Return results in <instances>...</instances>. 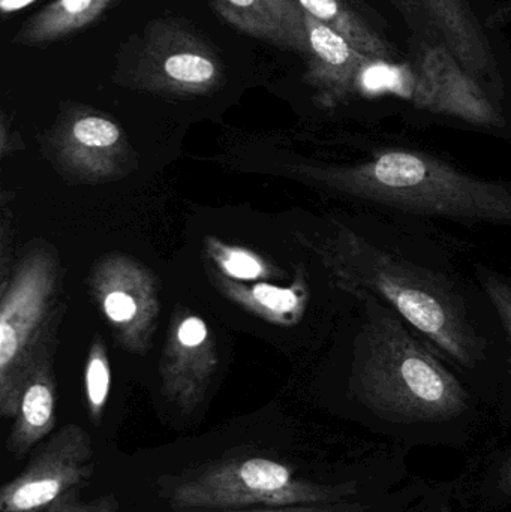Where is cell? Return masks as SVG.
<instances>
[{
	"label": "cell",
	"mask_w": 511,
	"mask_h": 512,
	"mask_svg": "<svg viewBox=\"0 0 511 512\" xmlns=\"http://www.w3.org/2000/svg\"><path fill=\"white\" fill-rule=\"evenodd\" d=\"M431 222L368 209L339 225L333 264L345 288L392 307L480 399H498L507 349L488 295Z\"/></svg>",
	"instance_id": "6da1fadb"
},
{
	"label": "cell",
	"mask_w": 511,
	"mask_h": 512,
	"mask_svg": "<svg viewBox=\"0 0 511 512\" xmlns=\"http://www.w3.org/2000/svg\"><path fill=\"white\" fill-rule=\"evenodd\" d=\"M351 399L372 423L390 429H429L474 418L470 385L386 303L354 291Z\"/></svg>",
	"instance_id": "7a4b0ae2"
},
{
	"label": "cell",
	"mask_w": 511,
	"mask_h": 512,
	"mask_svg": "<svg viewBox=\"0 0 511 512\" xmlns=\"http://www.w3.org/2000/svg\"><path fill=\"white\" fill-rule=\"evenodd\" d=\"M332 182L375 212L511 228L510 182L477 176L419 147L372 141L333 171Z\"/></svg>",
	"instance_id": "3957f363"
},
{
	"label": "cell",
	"mask_w": 511,
	"mask_h": 512,
	"mask_svg": "<svg viewBox=\"0 0 511 512\" xmlns=\"http://www.w3.org/2000/svg\"><path fill=\"white\" fill-rule=\"evenodd\" d=\"M159 496L174 512H212L333 504L359 495L357 481L327 484L297 474L290 463L239 453L162 475Z\"/></svg>",
	"instance_id": "277c9868"
},
{
	"label": "cell",
	"mask_w": 511,
	"mask_h": 512,
	"mask_svg": "<svg viewBox=\"0 0 511 512\" xmlns=\"http://www.w3.org/2000/svg\"><path fill=\"white\" fill-rule=\"evenodd\" d=\"M116 78L137 89L206 93L224 78V62L188 20L161 17L120 45Z\"/></svg>",
	"instance_id": "5b68a950"
},
{
	"label": "cell",
	"mask_w": 511,
	"mask_h": 512,
	"mask_svg": "<svg viewBox=\"0 0 511 512\" xmlns=\"http://www.w3.org/2000/svg\"><path fill=\"white\" fill-rule=\"evenodd\" d=\"M95 451L83 429L68 426L30 457L0 489V512H41L93 477Z\"/></svg>",
	"instance_id": "8992f818"
},
{
	"label": "cell",
	"mask_w": 511,
	"mask_h": 512,
	"mask_svg": "<svg viewBox=\"0 0 511 512\" xmlns=\"http://www.w3.org/2000/svg\"><path fill=\"white\" fill-rule=\"evenodd\" d=\"M237 32L294 53H308L303 9L297 0H209Z\"/></svg>",
	"instance_id": "52a82bcc"
},
{
	"label": "cell",
	"mask_w": 511,
	"mask_h": 512,
	"mask_svg": "<svg viewBox=\"0 0 511 512\" xmlns=\"http://www.w3.org/2000/svg\"><path fill=\"white\" fill-rule=\"evenodd\" d=\"M303 17L308 33L306 78L309 83L317 87L321 95L330 101H338L351 95L360 71L371 57L360 53L341 33L305 11Z\"/></svg>",
	"instance_id": "ba28073f"
},
{
	"label": "cell",
	"mask_w": 511,
	"mask_h": 512,
	"mask_svg": "<svg viewBox=\"0 0 511 512\" xmlns=\"http://www.w3.org/2000/svg\"><path fill=\"white\" fill-rule=\"evenodd\" d=\"M456 62L474 80L491 74V48L467 0H422Z\"/></svg>",
	"instance_id": "9c48e42d"
},
{
	"label": "cell",
	"mask_w": 511,
	"mask_h": 512,
	"mask_svg": "<svg viewBox=\"0 0 511 512\" xmlns=\"http://www.w3.org/2000/svg\"><path fill=\"white\" fill-rule=\"evenodd\" d=\"M119 0H53L27 18L15 33L18 47H44L92 26Z\"/></svg>",
	"instance_id": "30bf717a"
},
{
	"label": "cell",
	"mask_w": 511,
	"mask_h": 512,
	"mask_svg": "<svg viewBox=\"0 0 511 512\" xmlns=\"http://www.w3.org/2000/svg\"><path fill=\"white\" fill-rule=\"evenodd\" d=\"M54 427V394L45 382H33L20 396L17 421L6 439V451L23 459Z\"/></svg>",
	"instance_id": "8fae6325"
},
{
	"label": "cell",
	"mask_w": 511,
	"mask_h": 512,
	"mask_svg": "<svg viewBox=\"0 0 511 512\" xmlns=\"http://www.w3.org/2000/svg\"><path fill=\"white\" fill-rule=\"evenodd\" d=\"M306 14L332 27L347 38L360 53L374 60H387L393 50L381 36H378L345 0H297Z\"/></svg>",
	"instance_id": "7c38bea8"
},
{
	"label": "cell",
	"mask_w": 511,
	"mask_h": 512,
	"mask_svg": "<svg viewBox=\"0 0 511 512\" xmlns=\"http://www.w3.org/2000/svg\"><path fill=\"white\" fill-rule=\"evenodd\" d=\"M474 274L477 282L482 286L485 294L491 300L498 319L507 349L506 381H504L503 393L500 399L511 406V276L503 271L495 270L482 262H474Z\"/></svg>",
	"instance_id": "4fadbf2b"
},
{
	"label": "cell",
	"mask_w": 511,
	"mask_h": 512,
	"mask_svg": "<svg viewBox=\"0 0 511 512\" xmlns=\"http://www.w3.org/2000/svg\"><path fill=\"white\" fill-rule=\"evenodd\" d=\"M72 137L86 147L107 149L120 140V131L111 120L98 114H84L72 123Z\"/></svg>",
	"instance_id": "5bb4252c"
},
{
	"label": "cell",
	"mask_w": 511,
	"mask_h": 512,
	"mask_svg": "<svg viewBox=\"0 0 511 512\" xmlns=\"http://www.w3.org/2000/svg\"><path fill=\"white\" fill-rule=\"evenodd\" d=\"M87 399L93 420H99L110 391V370L102 358L93 357L86 373Z\"/></svg>",
	"instance_id": "9a60e30c"
},
{
	"label": "cell",
	"mask_w": 511,
	"mask_h": 512,
	"mask_svg": "<svg viewBox=\"0 0 511 512\" xmlns=\"http://www.w3.org/2000/svg\"><path fill=\"white\" fill-rule=\"evenodd\" d=\"M41 512H120V508L116 499L108 495L93 501H83L78 487Z\"/></svg>",
	"instance_id": "2e32d148"
},
{
	"label": "cell",
	"mask_w": 511,
	"mask_h": 512,
	"mask_svg": "<svg viewBox=\"0 0 511 512\" xmlns=\"http://www.w3.org/2000/svg\"><path fill=\"white\" fill-rule=\"evenodd\" d=\"M254 297L258 303L272 312H291L297 306V295L291 289L278 288L266 283L255 286Z\"/></svg>",
	"instance_id": "e0dca14e"
},
{
	"label": "cell",
	"mask_w": 511,
	"mask_h": 512,
	"mask_svg": "<svg viewBox=\"0 0 511 512\" xmlns=\"http://www.w3.org/2000/svg\"><path fill=\"white\" fill-rule=\"evenodd\" d=\"M212 512H371L365 502L342 501L333 504L293 505V507L257 508V510L212 511Z\"/></svg>",
	"instance_id": "ac0fdd59"
},
{
	"label": "cell",
	"mask_w": 511,
	"mask_h": 512,
	"mask_svg": "<svg viewBox=\"0 0 511 512\" xmlns=\"http://www.w3.org/2000/svg\"><path fill=\"white\" fill-rule=\"evenodd\" d=\"M225 270L237 279H255L261 274V265L254 256L234 252L225 259Z\"/></svg>",
	"instance_id": "d6986e66"
},
{
	"label": "cell",
	"mask_w": 511,
	"mask_h": 512,
	"mask_svg": "<svg viewBox=\"0 0 511 512\" xmlns=\"http://www.w3.org/2000/svg\"><path fill=\"white\" fill-rule=\"evenodd\" d=\"M105 312L113 321L126 322L135 315V301L125 292H111L105 298Z\"/></svg>",
	"instance_id": "ffe728a7"
},
{
	"label": "cell",
	"mask_w": 511,
	"mask_h": 512,
	"mask_svg": "<svg viewBox=\"0 0 511 512\" xmlns=\"http://www.w3.org/2000/svg\"><path fill=\"white\" fill-rule=\"evenodd\" d=\"M177 336H179L180 343H182L183 346L194 348V346L201 345V343L206 340V324H204L200 318L191 316V318L185 319V321L180 324Z\"/></svg>",
	"instance_id": "44dd1931"
},
{
	"label": "cell",
	"mask_w": 511,
	"mask_h": 512,
	"mask_svg": "<svg viewBox=\"0 0 511 512\" xmlns=\"http://www.w3.org/2000/svg\"><path fill=\"white\" fill-rule=\"evenodd\" d=\"M497 487L501 495L511 499V456L498 471Z\"/></svg>",
	"instance_id": "7402d4cb"
},
{
	"label": "cell",
	"mask_w": 511,
	"mask_h": 512,
	"mask_svg": "<svg viewBox=\"0 0 511 512\" xmlns=\"http://www.w3.org/2000/svg\"><path fill=\"white\" fill-rule=\"evenodd\" d=\"M35 2L36 0H0V14L2 17H8Z\"/></svg>",
	"instance_id": "603a6c76"
},
{
	"label": "cell",
	"mask_w": 511,
	"mask_h": 512,
	"mask_svg": "<svg viewBox=\"0 0 511 512\" xmlns=\"http://www.w3.org/2000/svg\"><path fill=\"white\" fill-rule=\"evenodd\" d=\"M399 512H444L441 510L438 505H435V507H428L426 504H414L408 505V507H402V510Z\"/></svg>",
	"instance_id": "cb8c5ba5"
},
{
	"label": "cell",
	"mask_w": 511,
	"mask_h": 512,
	"mask_svg": "<svg viewBox=\"0 0 511 512\" xmlns=\"http://www.w3.org/2000/svg\"><path fill=\"white\" fill-rule=\"evenodd\" d=\"M399 6L401 8L408 9V11L414 12L420 8L419 2L416 0H398Z\"/></svg>",
	"instance_id": "d4e9b609"
}]
</instances>
